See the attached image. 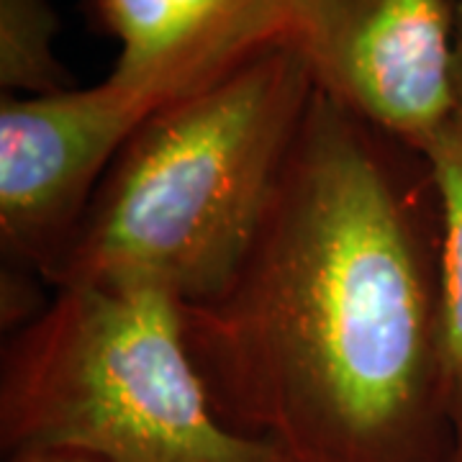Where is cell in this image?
Segmentation results:
<instances>
[{
    "instance_id": "6da1fadb",
    "label": "cell",
    "mask_w": 462,
    "mask_h": 462,
    "mask_svg": "<svg viewBox=\"0 0 462 462\" xmlns=\"http://www.w3.org/2000/svg\"><path fill=\"white\" fill-rule=\"evenodd\" d=\"M182 331L216 413L285 462H449L427 157L314 90L245 263Z\"/></svg>"
},
{
    "instance_id": "7a4b0ae2",
    "label": "cell",
    "mask_w": 462,
    "mask_h": 462,
    "mask_svg": "<svg viewBox=\"0 0 462 462\" xmlns=\"http://www.w3.org/2000/svg\"><path fill=\"white\" fill-rule=\"evenodd\" d=\"M275 44L139 124L98 185L51 288L149 285L196 306L226 291L263 226L314 96Z\"/></svg>"
},
{
    "instance_id": "3957f363",
    "label": "cell",
    "mask_w": 462,
    "mask_h": 462,
    "mask_svg": "<svg viewBox=\"0 0 462 462\" xmlns=\"http://www.w3.org/2000/svg\"><path fill=\"white\" fill-rule=\"evenodd\" d=\"M0 447L108 462H285L216 413L180 300L149 285L60 288L14 331L0 370Z\"/></svg>"
},
{
    "instance_id": "277c9868",
    "label": "cell",
    "mask_w": 462,
    "mask_h": 462,
    "mask_svg": "<svg viewBox=\"0 0 462 462\" xmlns=\"http://www.w3.org/2000/svg\"><path fill=\"white\" fill-rule=\"evenodd\" d=\"M154 106L111 78L0 103V245L51 282L98 185Z\"/></svg>"
},
{
    "instance_id": "5b68a950",
    "label": "cell",
    "mask_w": 462,
    "mask_h": 462,
    "mask_svg": "<svg viewBox=\"0 0 462 462\" xmlns=\"http://www.w3.org/2000/svg\"><path fill=\"white\" fill-rule=\"evenodd\" d=\"M457 0H288L314 88L421 149L455 114Z\"/></svg>"
},
{
    "instance_id": "8992f818",
    "label": "cell",
    "mask_w": 462,
    "mask_h": 462,
    "mask_svg": "<svg viewBox=\"0 0 462 462\" xmlns=\"http://www.w3.org/2000/svg\"><path fill=\"white\" fill-rule=\"evenodd\" d=\"M121 44L111 80L162 108L285 42L288 0H83Z\"/></svg>"
},
{
    "instance_id": "52a82bcc",
    "label": "cell",
    "mask_w": 462,
    "mask_h": 462,
    "mask_svg": "<svg viewBox=\"0 0 462 462\" xmlns=\"http://www.w3.org/2000/svg\"><path fill=\"white\" fill-rule=\"evenodd\" d=\"M60 16L51 0H0V88L3 96H51L75 88L54 42Z\"/></svg>"
},
{
    "instance_id": "ba28073f",
    "label": "cell",
    "mask_w": 462,
    "mask_h": 462,
    "mask_svg": "<svg viewBox=\"0 0 462 462\" xmlns=\"http://www.w3.org/2000/svg\"><path fill=\"white\" fill-rule=\"evenodd\" d=\"M434 178L442 221L445 345L452 380L462 373V114L447 118L419 149Z\"/></svg>"
},
{
    "instance_id": "9c48e42d",
    "label": "cell",
    "mask_w": 462,
    "mask_h": 462,
    "mask_svg": "<svg viewBox=\"0 0 462 462\" xmlns=\"http://www.w3.org/2000/svg\"><path fill=\"white\" fill-rule=\"evenodd\" d=\"M33 275V273H32ZM44 309H39V296L33 293L29 270L5 267L3 270V327H26Z\"/></svg>"
},
{
    "instance_id": "30bf717a",
    "label": "cell",
    "mask_w": 462,
    "mask_h": 462,
    "mask_svg": "<svg viewBox=\"0 0 462 462\" xmlns=\"http://www.w3.org/2000/svg\"><path fill=\"white\" fill-rule=\"evenodd\" d=\"M5 462H108L80 449H62V447H36V449H18L8 452Z\"/></svg>"
},
{
    "instance_id": "8fae6325",
    "label": "cell",
    "mask_w": 462,
    "mask_h": 462,
    "mask_svg": "<svg viewBox=\"0 0 462 462\" xmlns=\"http://www.w3.org/2000/svg\"><path fill=\"white\" fill-rule=\"evenodd\" d=\"M449 431H452L449 462H462V373L452 380V393H449Z\"/></svg>"
},
{
    "instance_id": "7c38bea8",
    "label": "cell",
    "mask_w": 462,
    "mask_h": 462,
    "mask_svg": "<svg viewBox=\"0 0 462 462\" xmlns=\"http://www.w3.org/2000/svg\"><path fill=\"white\" fill-rule=\"evenodd\" d=\"M452 78H455V111L462 114V0H457V21H455V65H452Z\"/></svg>"
}]
</instances>
